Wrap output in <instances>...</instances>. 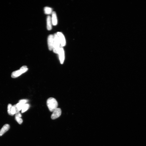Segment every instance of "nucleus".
Instances as JSON below:
<instances>
[{
	"label": "nucleus",
	"instance_id": "obj_1",
	"mask_svg": "<svg viewBox=\"0 0 146 146\" xmlns=\"http://www.w3.org/2000/svg\"><path fill=\"white\" fill-rule=\"evenodd\" d=\"M47 105L50 111L53 112L57 108L58 103L57 101L55 98L51 97L47 100Z\"/></svg>",
	"mask_w": 146,
	"mask_h": 146
},
{
	"label": "nucleus",
	"instance_id": "obj_2",
	"mask_svg": "<svg viewBox=\"0 0 146 146\" xmlns=\"http://www.w3.org/2000/svg\"><path fill=\"white\" fill-rule=\"evenodd\" d=\"M54 41L53 50L54 52L58 54L59 49L61 46L57 34V33L55 34L54 35Z\"/></svg>",
	"mask_w": 146,
	"mask_h": 146
},
{
	"label": "nucleus",
	"instance_id": "obj_3",
	"mask_svg": "<svg viewBox=\"0 0 146 146\" xmlns=\"http://www.w3.org/2000/svg\"><path fill=\"white\" fill-rule=\"evenodd\" d=\"M28 68L26 65H24L20 68L19 70L13 71L12 73L11 76L12 78H16L18 77L22 74L26 72Z\"/></svg>",
	"mask_w": 146,
	"mask_h": 146
},
{
	"label": "nucleus",
	"instance_id": "obj_4",
	"mask_svg": "<svg viewBox=\"0 0 146 146\" xmlns=\"http://www.w3.org/2000/svg\"><path fill=\"white\" fill-rule=\"evenodd\" d=\"M28 101V100L26 99L21 100L19 101V103L13 106L16 109V114L22 110L24 105L26 104Z\"/></svg>",
	"mask_w": 146,
	"mask_h": 146
},
{
	"label": "nucleus",
	"instance_id": "obj_5",
	"mask_svg": "<svg viewBox=\"0 0 146 146\" xmlns=\"http://www.w3.org/2000/svg\"><path fill=\"white\" fill-rule=\"evenodd\" d=\"M61 110L60 108H57L53 112L51 116L52 119L54 120L59 117L61 116Z\"/></svg>",
	"mask_w": 146,
	"mask_h": 146
},
{
	"label": "nucleus",
	"instance_id": "obj_6",
	"mask_svg": "<svg viewBox=\"0 0 146 146\" xmlns=\"http://www.w3.org/2000/svg\"><path fill=\"white\" fill-rule=\"evenodd\" d=\"M57 34L61 44V46L62 47H63L66 45V40L64 35L60 32H58Z\"/></svg>",
	"mask_w": 146,
	"mask_h": 146
},
{
	"label": "nucleus",
	"instance_id": "obj_7",
	"mask_svg": "<svg viewBox=\"0 0 146 146\" xmlns=\"http://www.w3.org/2000/svg\"><path fill=\"white\" fill-rule=\"evenodd\" d=\"M58 54L59 55L60 63L61 64H63L64 60L65 55L64 50L62 47H61L59 49Z\"/></svg>",
	"mask_w": 146,
	"mask_h": 146
},
{
	"label": "nucleus",
	"instance_id": "obj_8",
	"mask_svg": "<svg viewBox=\"0 0 146 146\" xmlns=\"http://www.w3.org/2000/svg\"><path fill=\"white\" fill-rule=\"evenodd\" d=\"M54 41V35L52 34L49 35L48 38V44L49 49L50 51L53 50Z\"/></svg>",
	"mask_w": 146,
	"mask_h": 146
},
{
	"label": "nucleus",
	"instance_id": "obj_9",
	"mask_svg": "<svg viewBox=\"0 0 146 146\" xmlns=\"http://www.w3.org/2000/svg\"><path fill=\"white\" fill-rule=\"evenodd\" d=\"M10 128L9 125L8 124H6L4 125L0 130V136L3 135Z\"/></svg>",
	"mask_w": 146,
	"mask_h": 146
},
{
	"label": "nucleus",
	"instance_id": "obj_10",
	"mask_svg": "<svg viewBox=\"0 0 146 146\" xmlns=\"http://www.w3.org/2000/svg\"><path fill=\"white\" fill-rule=\"evenodd\" d=\"M47 28L49 30H50L52 29V24L51 17L50 16L47 17Z\"/></svg>",
	"mask_w": 146,
	"mask_h": 146
},
{
	"label": "nucleus",
	"instance_id": "obj_11",
	"mask_svg": "<svg viewBox=\"0 0 146 146\" xmlns=\"http://www.w3.org/2000/svg\"><path fill=\"white\" fill-rule=\"evenodd\" d=\"M51 19L52 25L54 26H56L58 24L57 17L56 13L55 11L53 12Z\"/></svg>",
	"mask_w": 146,
	"mask_h": 146
},
{
	"label": "nucleus",
	"instance_id": "obj_12",
	"mask_svg": "<svg viewBox=\"0 0 146 146\" xmlns=\"http://www.w3.org/2000/svg\"><path fill=\"white\" fill-rule=\"evenodd\" d=\"M22 116L19 112H18L16 114L15 119L18 123L19 124H22L23 122V120L21 118Z\"/></svg>",
	"mask_w": 146,
	"mask_h": 146
},
{
	"label": "nucleus",
	"instance_id": "obj_13",
	"mask_svg": "<svg viewBox=\"0 0 146 146\" xmlns=\"http://www.w3.org/2000/svg\"><path fill=\"white\" fill-rule=\"evenodd\" d=\"M45 13L46 14L50 15L53 13L52 8L48 7H45L44 9Z\"/></svg>",
	"mask_w": 146,
	"mask_h": 146
},
{
	"label": "nucleus",
	"instance_id": "obj_14",
	"mask_svg": "<svg viewBox=\"0 0 146 146\" xmlns=\"http://www.w3.org/2000/svg\"><path fill=\"white\" fill-rule=\"evenodd\" d=\"M29 104H26L23 106L22 110V113H24L26 111L29 109Z\"/></svg>",
	"mask_w": 146,
	"mask_h": 146
},
{
	"label": "nucleus",
	"instance_id": "obj_15",
	"mask_svg": "<svg viewBox=\"0 0 146 146\" xmlns=\"http://www.w3.org/2000/svg\"><path fill=\"white\" fill-rule=\"evenodd\" d=\"M12 106L11 104H9L7 107V112L8 114L12 116L11 114V110Z\"/></svg>",
	"mask_w": 146,
	"mask_h": 146
},
{
	"label": "nucleus",
	"instance_id": "obj_16",
	"mask_svg": "<svg viewBox=\"0 0 146 146\" xmlns=\"http://www.w3.org/2000/svg\"><path fill=\"white\" fill-rule=\"evenodd\" d=\"M11 113L12 116H13L14 114H16V109L13 106H12V107Z\"/></svg>",
	"mask_w": 146,
	"mask_h": 146
}]
</instances>
